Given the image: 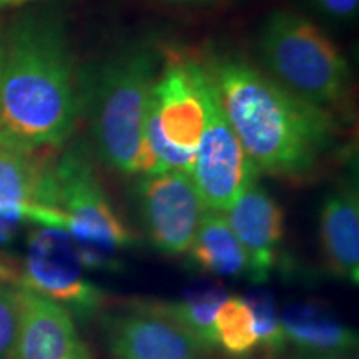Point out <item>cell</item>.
<instances>
[{"mask_svg": "<svg viewBox=\"0 0 359 359\" xmlns=\"http://www.w3.org/2000/svg\"><path fill=\"white\" fill-rule=\"evenodd\" d=\"M137 198L151 246L167 257L187 255L206 212L191 175L182 170L143 175Z\"/></svg>", "mask_w": 359, "mask_h": 359, "instance_id": "obj_9", "label": "cell"}, {"mask_svg": "<svg viewBox=\"0 0 359 359\" xmlns=\"http://www.w3.org/2000/svg\"><path fill=\"white\" fill-rule=\"evenodd\" d=\"M198 85L206 122L193 161L191 178L205 208L224 213L245 188L258 182L259 172L228 122L201 62Z\"/></svg>", "mask_w": 359, "mask_h": 359, "instance_id": "obj_8", "label": "cell"}, {"mask_svg": "<svg viewBox=\"0 0 359 359\" xmlns=\"http://www.w3.org/2000/svg\"><path fill=\"white\" fill-rule=\"evenodd\" d=\"M313 6L334 19H351L358 13L359 0H311Z\"/></svg>", "mask_w": 359, "mask_h": 359, "instance_id": "obj_21", "label": "cell"}, {"mask_svg": "<svg viewBox=\"0 0 359 359\" xmlns=\"http://www.w3.org/2000/svg\"><path fill=\"white\" fill-rule=\"evenodd\" d=\"M281 325L288 346L306 356L341 358L358 346V334L316 299L286 308Z\"/></svg>", "mask_w": 359, "mask_h": 359, "instance_id": "obj_15", "label": "cell"}, {"mask_svg": "<svg viewBox=\"0 0 359 359\" xmlns=\"http://www.w3.org/2000/svg\"><path fill=\"white\" fill-rule=\"evenodd\" d=\"M22 290L0 281V359H8L20 325Z\"/></svg>", "mask_w": 359, "mask_h": 359, "instance_id": "obj_20", "label": "cell"}, {"mask_svg": "<svg viewBox=\"0 0 359 359\" xmlns=\"http://www.w3.org/2000/svg\"><path fill=\"white\" fill-rule=\"evenodd\" d=\"M27 0H0V7H7V6H19V4H24Z\"/></svg>", "mask_w": 359, "mask_h": 359, "instance_id": "obj_23", "label": "cell"}, {"mask_svg": "<svg viewBox=\"0 0 359 359\" xmlns=\"http://www.w3.org/2000/svg\"><path fill=\"white\" fill-rule=\"evenodd\" d=\"M100 320L114 359H200L203 353L188 331L148 306L145 299L102 314Z\"/></svg>", "mask_w": 359, "mask_h": 359, "instance_id": "obj_10", "label": "cell"}, {"mask_svg": "<svg viewBox=\"0 0 359 359\" xmlns=\"http://www.w3.org/2000/svg\"><path fill=\"white\" fill-rule=\"evenodd\" d=\"M0 45H2V42H0Z\"/></svg>", "mask_w": 359, "mask_h": 359, "instance_id": "obj_26", "label": "cell"}, {"mask_svg": "<svg viewBox=\"0 0 359 359\" xmlns=\"http://www.w3.org/2000/svg\"><path fill=\"white\" fill-rule=\"evenodd\" d=\"M187 255L190 266L203 275L248 276V258L224 213L206 210Z\"/></svg>", "mask_w": 359, "mask_h": 359, "instance_id": "obj_16", "label": "cell"}, {"mask_svg": "<svg viewBox=\"0 0 359 359\" xmlns=\"http://www.w3.org/2000/svg\"><path fill=\"white\" fill-rule=\"evenodd\" d=\"M320 241L326 266L339 280H359V195L353 182L334 188L320 212Z\"/></svg>", "mask_w": 359, "mask_h": 359, "instance_id": "obj_14", "label": "cell"}, {"mask_svg": "<svg viewBox=\"0 0 359 359\" xmlns=\"http://www.w3.org/2000/svg\"><path fill=\"white\" fill-rule=\"evenodd\" d=\"M248 303L255 316V327L258 336V351L268 359H278L288 349L285 330L281 325V314L278 313L275 299L269 293L248 296Z\"/></svg>", "mask_w": 359, "mask_h": 359, "instance_id": "obj_19", "label": "cell"}, {"mask_svg": "<svg viewBox=\"0 0 359 359\" xmlns=\"http://www.w3.org/2000/svg\"><path fill=\"white\" fill-rule=\"evenodd\" d=\"M228 224L248 258V278L266 281L276 266L285 240V212L281 205L258 182L240 193L224 212Z\"/></svg>", "mask_w": 359, "mask_h": 359, "instance_id": "obj_11", "label": "cell"}, {"mask_svg": "<svg viewBox=\"0 0 359 359\" xmlns=\"http://www.w3.org/2000/svg\"><path fill=\"white\" fill-rule=\"evenodd\" d=\"M160 65L156 48L138 45L102 62L87 88L80 90L98 158L125 177L156 173L147 145L145 118Z\"/></svg>", "mask_w": 359, "mask_h": 359, "instance_id": "obj_3", "label": "cell"}, {"mask_svg": "<svg viewBox=\"0 0 359 359\" xmlns=\"http://www.w3.org/2000/svg\"><path fill=\"white\" fill-rule=\"evenodd\" d=\"M264 72L291 93L330 109L348 95L351 72L334 40L304 15L276 11L259 34Z\"/></svg>", "mask_w": 359, "mask_h": 359, "instance_id": "obj_4", "label": "cell"}, {"mask_svg": "<svg viewBox=\"0 0 359 359\" xmlns=\"http://www.w3.org/2000/svg\"><path fill=\"white\" fill-rule=\"evenodd\" d=\"M8 359L93 358L67 309L22 290L20 325Z\"/></svg>", "mask_w": 359, "mask_h": 359, "instance_id": "obj_13", "label": "cell"}, {"mask_svg": "<svg viewBox=\"0 0 359 359\" xmlns=\"http://www.w3.org/2000/svg\"><path fill=\"white\" fill-rule=\"evenodd\" d=\"M82 114L74 60L60 25L25 19L0 45V140L60 148Z\"/></svg>", "mask_w": 359, "mask_h": 359, "instance_id": "obj_2", "label": "cell"}, {"mask_svg": "<svg viewBox=\"0 0 359 359\" xmlns=\"http://www.w3.org/2000/svg\"><path fill=\"white\" fill-rule=\"evenodd\" d=\"M55 150H30L0 140V213L30 222L37 206L58 208Z\"/></svg>", "mask_w": 359, "mask_h": 359, "instance_id": "obj_12", "label": "cell"}, {"mask_svg": "<svg viewBox=\"0 0 359 359\" xmlns=\"http://www.w3.org/2000/svg\"><path fill=\"white\" fill-rule=\"evenodd\" d=\"M58 208L64 230L77 245L85 269L118 271L120 253L137 245V236L115 212L83 145H72L57 156Z\"/></svg>", "mask_w": 359, "mask_h": 359, "instance_id": "obj_5", "label": "cell"}, {"mask_svg": "<svg viewBox=\"0 0 359 359\" xmlns=\"http://www.w3.org/2000/svg\"><path fill=\"white\" fill-rule=\"evenodd\" d=\"M224 298H226V293L222 286L208 285L205 288L187 293L182 299H173V302L145 299V303L155 311L178 323L200 344L201 351L210 353L217 349L215 316Z\"/></svg>", "mask_w": 359, "mask_h": 359, "instance_id": "obj_17", "label": "cell"}, {"mask_svg": "<svg viewBox=\"0 0 359 359\" xmlns=\"http://www.w3.org/2000/svg\"><path fill=\"white\" fill-rule=\"evenodd\" d=\"M217 349L233 359H246L258 351L255 316L245 296H228L215 316Z\"/></svg>", "mask_w": 359, "mask_h": 359, "instance_id": "obj_18", "label": "cell"}, {"mask_svg": "<svg viewBox=\"0 0 359 359\" xmlns=\"http://www.w3.org/2000/svg\"><path fill=\"white\" fill-rule=\"evenodd\" d=\"M200 62L175 53L161 62L148 98L145 137L156 172L190 173L206 114L198 85Z\"/></svg>", "mask_w": 359, "mask_h": 359, "instance_id": "obj_6", "label": "cell"}, {"mask_svg": "<svg viewBox=\"0 0 359 359\" xmlns=\"http://www.w3.org/2000/svg\"><path fill=\"white\" fill-rule=\"evenodd\" d=\"M298 359H341V358H333V356H306V354H299Z\"/></svg>", "mask_w": 359, "mask_h": 359, "instance_id": "obj_24", "label": "cell"}, {"mask_svg": "<svg viewBox=\"0 0 359 359\" xmlns=\"http://www.w3.org/2000/svg\"><path fill=\"white\" fill-rule=\"evenodd\" d=\"M24 223L25 219L17 217V215L0 213V245L11 243Z\"/></svg>", "mask_w": 359, "mask_h": 359, "instance_id": "obj_22", "label": "cell"}, {"mask_svg": "<svg viewBox=\"0 0 359 359\" xmlns=\"http://www.w3.org/2000/svg\"><path fill=\"white\" fill-rule=\"evenodd\" d=\"M180 2H193V0H180Z\"/></svg>", "mask_w": 359, "mask_h": 359, "instance_id": "obj_25", "label": "cell"}, {"mask_svg": "<svg viewBox=\"0 0 359 359\" xmlns=\"http://www.w3.org/2000/svg\"><path fill=\"white\" fill-rule=\"evenodd\" d=\"M17 288L50 299L82 321L102 316L109 302L105 291L87 278L77 245L64 228L30 231L25 255L19 257Z\"/></svg>", "mask_w": 359, "mask_h": 359, "instance_id": "obj_7", "label": "cell"}, {"mask_svg": "<svg viewBox=\"0 0 359 359\" xmlns=\"http://www.w3.org/2000/svg\"><path fill=\"white\" fill-rule=\"evenodd\" d=\"M201 65L259 175L303 183L318 173L336 145L333 111L303 100L238 57L213 55Z\"/></svg>", "mask_w": 359, "mask_h": 359, "instance_id": "obj_1", "label": "cell"}]
</instances>
